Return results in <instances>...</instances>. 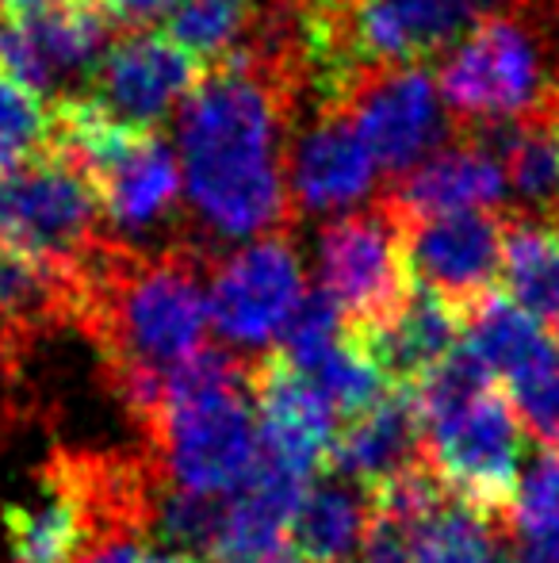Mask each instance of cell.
I'll use <instances>...</instances> for the list:
<instances>
[{"label": "cell", "instance_id": "cell-31", "mask_svg": "<svg viewBox=\"0 0 559 563\" xmlns=\"http://www.w3.org/2000/svg\"><path fill=\"white\" fill-rule=\"evenodd\" d=\"M100 4H104V12L115 23H135V27H142V23L157 20V15H169L177 0H100Z\"/></svg>", "mask_w": 559, "mask_h": 563}, {"label": "cell", "instance_id": "cell-14", "mask_svg": "<svg viewBox=\"0 0 559 563\" xmlns=\"http://www.w3.org/2000/svg\"><path fill=\"white\" fill-rule=\"evenodd\" d=\"M345 112L372 154L376 169L391 177L418 169L433 146L445 139L437 89H433V77L418 66L372 69L353 89Z\"/></svg>", "mask_w": 559, "mask_h": 563}, {"label": "cell", "instance_id": "cell-2", "mask_svg": "<svg viewBox=\"0 0 559 563\" xmlns=\"http://www.w3.org/2000/svg\"><path fill=\"white\" fill-rule=\"evenodd\" d=\"M422 415V460L452 498L510 521L522 483L525 430L510 395L460 341L414 387Z\"/></svg>", "mask_w": 559, "mask_h": 563}, {"label": "cell", "instance_id": "cell-29", "mask_svg": "<svg viewBox=\"0 0 559 563\" xmlns=\"http://www.w3.org/2000/svg\"><path fill=\"white\" fill-rule=\"evenodd\" d=\"M226 495H200V490H177L172 487L161 503L154 506V529L169 549L192 552V556H208L211 541H215L219 518H223Z\"/></svg>", "mask_w": 559, "mask_h": 563}, {"label": "cell", "instance_id": "cell-3", "mask_svg": "<svg viewBox=\"0 0 559 563\" xmlns=\"http://www.w3.org/2000/svg\"><path fill=\"white\" fill-rule=\"evenodd\" d=\"M146 433L177 490L234 495L261 460L249 364L226 349H195L169 368L161 410Z\"/></svg>", "mask_w": 559, "mask_h": 563}, {"label": "cell", "instance_id": "cell-15", "mask_svg": "<svg viewBox=\"0 0 559 563\" xmlns=\"http://www.w3.org/2000/svg\"><path fill=\"white\" fill-rule=\"evenodd\" d=\"M249 391L261 430V456L314 479L326 472L329 449L337 441V410L329 399L280 353L249 364Z\"/></svg>", "mask_w": 559, "mask_h": 563}, {"label": "cell", "instance_id": "cell-8", "mask_svg": "<svg viewBox=\"0 0 559 563\" xmlns=\"http://www.w3.org/2000/svg\"><path fill=\"white\" fill-rule=\"evenodd\" d=\"M112 23L100 0H46L23 12L0 8V69L38 97L69 85L85 89L108 51Z\"/></svg>", "mask_w": 559, "mask_h": 563}, {"label": "cell", "instance_id": "cell-11", "mask_svg": "<svg viewBox=\"0 0 559 563\" xmlns=\"http://www.w3.org/2000/svg\"><path fill=\"white\" fill-rule=\"evenodd\" d=\"M399 234L406 280L437 291L463 311L479 296L499 288L506 219L494 211H452V216L391 219Z\"/></svg>", "mask_w": 559, "mask_h": 563}, {"label": "cell", "instance_id": "cell-12", "mask_svg": "<svg viewBox=\"0 0 559 563\" xmlns=\"http://www.w3.org/2000/svg\"><path fill=\"white\" fill-rule=\"evenodd\" d=\"M306 299L303 265L288 238L269 234L242 245L215 273L208 314L231 345H265L288 330Z\"/></svg>", "mask_w": 559, "mask_h": 563}, {"label": "cell", "instance_id": "cell-37", "mask_svg": "<svg viewBox=\"0 0 559 563\" xmlns=\"http://www.w3.org/2000/svg\"><path fill=\"white\" fill-rule=\"evenodd\" d=\"M552 230H556V238H559V216H556V223H552Z\"/></svg>", "mask_w": 559, "mask_h": 563}, {"label": "cell", "instance_id": "cell-23", "mask_svg": "<svg viewBox=\"0 0 559 563\" xmlns=\"http://www.w3.org/2000/svg\"><path fill=\"white\" fill-rule=\"evenodd\" d=\"M81 311V265H62L0 238V314L12 322Z\"/></svg>", "mask_w": 559, "mask_h": 563}, {"label": "cell", "instance_id": "cell-33", "mask_svg": "<svg viewBox=\"0 0 559 563\" xmlns=\"http://www.w3.org/2000/svg\"><path fill=\"white\" fill-rule=\"evenodd\" d=\"M142 563H203L200 556H192V552H177V549H161V552H146Z\"/></svg>", "mask_w": 559, "mask_h": 563}, {"label": "cell", "instance_id": "cell-19", "mask_svg": "<svg viewBox=\"0 0 559 563\" xmlns=\"http://www.w3.org/2000/svg\"><path fill=\"white\" fill-rule=\"evenodd\" d=\"M291 196L303 211H337L365 200L376 162L345 108H326L288 162Z\"/></svg>", "mask_w": 559, "mask_h": 563}, {"label": "cell", "instance_id": "cell-36", "mask_svg": "<svg viewBox=\"0 0 559 563\" xmlns=\"http://www.w3.org/2000/svg\"><path fill=\"white\" fill-rule=\"evenodd\" d=\"M556 356H559V327H556Z\"/></svg>", "mask_w": 559, "mask_h": 563}, {"label": "cell", "instance_id": "cell-24", "mask_svg": "<svg viewBox=\"0 0 559 563\" xmlns=\"http://www.w3.org/2000/svg\"><path fill=\"white\" fill-rule=\"evenodd\" d=\"M502 291L537 322L559 327V238L552 227L517 219L502 242Z\"/></svg>", "mask_w": 559, "mask_h": 563}, {"label": "cell", "instance_id": "cell-26", "mask_svg": "<svg viewBox=\"0 0 559 563\" xmlns=\"http://www.w3.org/2000/svg\"><path fill=\"white\" fill-rule=\"evenodd\" d=\"M502 521L448 498L437 514L418 529L406 563H510L499 541Z\"/></svg>", "mask_w": 559, "mask_h": 563}, {"label": "cell", "instance_id": "cell-10", "mask_svg": "<svg viewBox=\"0 0 559 563\" xmlns=\"http://www.w3.org/2000/svg\"><path fill=\"white\" fill-rule=\"evenodd\" d=\"M100 203L85 177L58 154H46L0 177V238L62 265H81L97 234Z\"/></svg>", "mask_w": 559, "mask_h": 563}, {"label": "cell", "instance_id": "cell-30", "mask_svg": "<svg viewBox=\"0 0 559 563\" xmlns=\"http://www.w3.org/2000/svg\"><path fill=\"white\" fill-rule=\"evenodd\" d=\"M502 391L510 395L525 430L559 456V356H548L537 368L514 376L502 384Z\"/></svg>", "mask_w": 559, "mask_h": 563}, {"label": "cell", "instance_id": "cell-6", "mask_svg": "<svg viewBox=\"0 0 559 563\" xmlns=\"http://www.w3.org/2000/svg\"><path fill=\"white\" fill-rule=\"evenodd\" d=\"M66 157L100 203V216L120 230H149L172 216L180 169L157 131L108 119L85 97L54 100V150Z\"/></svg>", "mask_w": 559, "mask_h": 563}, {"label": "cell", "instance_id": "cell-21", "mask_svg": "<svg viewBox=\"0 0 559 563\" xmlns=\"http://www.w3.org/2000/svg\"><path fill=\"white\" fill-rule=\"evenodd\" d=\"M463 345L487 364L499 384H510L514 376L556 356L552 338L540 330V322L499 288L463 307Z\"/></svg>", "mask_w": 559, "mask_h": 563}, {"label": "cell", "instance_id": "cell-27", "mask_svg": "<svg viewBox=\"0 0 559 563\" xmlns=\"http://www.w3.org/2000/svg\"><path fill=\"white\" fill-rule=\"evenodd\" d=\"M54 150V108L0 69V177Z\"/></svg>", "mask_w": 559, "mask_h": 563}, {"label": "cell", "instance_id": "cell-18", "mask_svg": "<svg viewBox=\"0 0 559 563\" xmlns=\"http://www.w3.org/2000/svg\"><path fill=\"white\" fill-rule=\"evenodd\" d=\"M422 464V415L411 387H388L376 407L349 418L329 449L326 472L372 490Z\"/></svg>", "mask_w": 559, "mask_h": 563}, {"label": "cell", "instance_id": "cell-20", "mask_svg": "<svg viewBox=\"0 0 559 563\" xmlns=\"http://www.w3.org/2000/svg\"><path fill=\"white\" fill-rule=\"evenodd\" d=\"M506 196V173L502 165L476 142L440 150L425 157L411 177L399 180L388 200L391 219H425L452 216V211H483Z\"/></svg>", "mask_w": 559, "mask_h": 563}, {"label": "cell", "instance_id": "cell-28", "mask_svg": "<svg viewBox=\"0 0 559 563\" xmlns=\"http://www.w3.org/2000/svg\"><path fill=\"white\" fill-rule=\"evenodd\" d=\"M510 521H514L525 549L559 552V456L556 452H545V456L522 475Z\"/></svg>", "mask_w": 559, "mask_h": 563}, {"label": "cell", "instance_id": "cell-16", "mask_svg": "<svg viewBox=\"0 0 559 563\" xmlns=\"http://www.w3.org/2000/svg\"><path fill=\"white\" fill-rule=\"evenodd\" d=\"M314 479L291 472L277 460L261 456L246 483L226 495L223 518H219L215 541L208 549V563H261L283 549L291 533L299 503Z\"/></svg>", "mask_w": 559, "mask_h": 563}, {"label": "cell", "instance_id": "cell-35", "mask_svg": "<svg viewBox=\"0 0 559 563\" xmlns=\"http://www.w3.org/2000/svg\"><path fill=\"white\" fill-rule=\"evenodd\" d=\"M261 563H306V560L299 556L295 549H277V552H272V556H265Z\"/></svg>", "mask_w": 559, "mask_h": 563}, {"label": "cell", "instance_id": "cell-32", "mask_svg": "<svg viewBox=\"0 0 559 563\" xmlns=\"http://www.w3.org/2000/svg\"><path fill=\"white\" fill-rule=\"evenodd\" d=\"M146 549H142L138 537H115V541L100 544L97 552H89L81 563H142Z\"/></svg>", "mask_w": 559, "mask_h": 563}, {"label": "cell", "instance_id": "cell-7", "mask_svg": "<svg viewBox=\"0 0 559 563\" xmlns=\"http://www.w3.org/2000/svg\"><path fill=\"white\" fill-rule=\"evenodd\" d=\"M437 85L452 112L476 123H499V119H522L559 108V100L548 97L537 38L529 35V27L506 15L476 23L440 66Z\"/></svg>", "mask_w": 559, "mask_h": 563}, {"label": "cell", "instance_id": "cell-1", "mask_svg": "<svg viewBox=\"0 0 559 563\" xmlns=\"http://www.w3.org/2000/svg\"><path fill=\"white\" fill-rule=\"evenodd\" d=\"M280 92V85L242 54L208 69L180 108L188 200L223 238H257L283 219Z\"/></svg>", "mask_w": 559, "mask_h": 563}, {"label": "cell", "instance_id": "cell-34", "mask_svg": "<svg viewBox=\"0 0 559 563\" xmlns=\"http://www.w3.org/2000/svg\"><path fill=\"white\" fill-rule=\"evenodd\" d=\"M510 563H559V552H548V549H522Z\"/></svg>", "mask_w": 559, "mask_h": 563}, {"label": "cell", "instance_id": "cell-25", "mask_svg": "<svg viewBox=\"0 0 559 563\" xmlns=\"http://www.w3.org/2000/svg\"><path fill=\"white\" fill-rule=\"evenodd\" d=\"M257 15V0H177L165 15V38L180 46L208 74L242 58V38Z\"/></svg>", "mask_w": 559, "mask_h": 563}, {"label": "cell", "instance_id": "cell-4", "mask_svg": "<svg viewBox=\"0 0 559 563\" xmlns=\"http://www.w3.org/2000/svg\"><path fill=\"white\" fill-rule=\"evenodd\" d=\"M77 314L104 345L112 384L135 372L165 376L203 349V330L211 322L200 265L185 253H165L157 261L104 257L100 268L81 265Z\"/></svg>", "mask_w": 559, "mask_h": 563}, {"label": "cell", "instance_id": "cell-9", "mask_svg": "<svg viewBox=\"0 0 559 563\" xmlns=\"http://www.w3.org/2000/svg\"><path fill=\"white\" fill-rule=\"evenodd\" d=\"M318 291L342 311L345 327L368 330L411 296L399 234L388 211L342 216L318 234Z\"/></svg>", "mask_w": 559, "mask_h": 563}, {"label": "cell", "instance_id": "cell-13", "mask_svg": "<svg viewBox=\"0 0 559 563\" xmlns=\"http://www.w3.org/2000/svg\"><path fill=\"white\" fill-rule=\"evenodd\" d=\"M200 77L203 69L172 38L161 31H135L104 51L85 85V100L123 126L157 131L172 108L185 104Z\"/></svg>", "mask_w": 559, "mask_h": 563}, {"label": "cell", "instance_id": "cell-5", "mask_svg": "<svg viewBox=\"0 0 559 563\" xmlns=\"http://www.w3.org/2000/svg\"><path fill=\"white\" fill-rule=\"evenodd\" d=\"M517 0H318L303 20L322 108H345L372 69L418 66Z\"/></svg>", "mask_w": 559, "mask_h": 563}, {"label": "cell", "instance_id": "cell-17", "mask_svg": "<svg viewBox=\"0 0 559 563\" xmlns=\"http://www.w3.org/2000/svg\"><path fill=\"white\" fill-rule=\"evenodd\" d=\"M353 330V327H349ZM376 361L391 387H418L448 353H456L463 341V311L437 291L411 284V296L403 299L391 319L380 327L353 330Z\"/></svg>", "mask_w": 559, "mask_h": 563}, {"label": "cell", "instance_id": "cell-22", "mask_svg": "<svg viewBox=\"0 0 559 563\" xmlns=\"http://www.w3.org/2000/svg\"><path fill=\"white\" fill-rule=\"evenodd\" d=\"M368 490L349 479H329L306 487L291 518V549L306 563H345L365 544Z\"/></svg>", "mask_w": 559, "mask_h": 563}]
</instances>
